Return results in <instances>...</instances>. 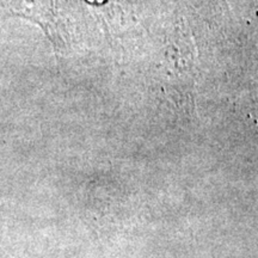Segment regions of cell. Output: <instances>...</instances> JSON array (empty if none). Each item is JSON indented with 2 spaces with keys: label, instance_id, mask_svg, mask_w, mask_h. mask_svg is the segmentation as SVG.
I'll return each mask as SVG.
<instances>
[]
</instances>
